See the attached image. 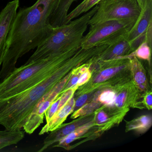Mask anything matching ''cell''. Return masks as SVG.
I'll list each match as a JSON object with an SVG mask.
<instances>
[{
    "label": "cell",
    "instance_id": "1",
    "mask_svg": "<svg viewBox=\"0 0 152 152\" xmlns=\"http://www.w3.org/2000/svg\"><path fill=\"white\" fill-rule=\"evenodd\" d=\"M58 0H37L31 7L17 12L8 35L0 70V81L15 68L18 60L48 39L54 27L50 18Z\"/></svg>",
    "mask_w": 152,
    "mask_h": 152
},
{
    "label": "cell",
    "instance_id": "2",
    "mask_svg": "<svg viewBox=\"0 0 152 152\" xmlns=\"http://www.w3.org/2000/svg\"><path fill=\"white\" fill-rule=\"evenodd\" d=\"M80 48V47L75 48L16 67L0 81V99L8 98L37 85L64 64Z\"/></svg>",
    "mask_w": 152,
    "mask_h": 152
},
{
    "label": "cell",
    "instance_id": "3",
    "mask_svg": "<svg viewBox=\"0 0 152 152\" xmlns=\"http://www.w3.org/2000/svg\"><path fill=\"white\" fill-rule=\"evenodd\" d=\"M62 66L34 87L8 98L0 99V125L9 130L23 129L37 103L60 80Z\"/></svg>",
    "mask_w": 152,
    "mask_h": 152
},
{
    "label": "cell",
    "instance_id": "4",
    "mask_svg": "<svg viewBox=\"0 0 152 152\" xmlns=\"http://www.w3.org/2000/svg\"><path fill=\"white\" fill-rule=\"evenodd\" d=\"M97 9V5H96L79 18L54 27L49 37L37 47L35 52L26 64L81 47V43L89 25V22Z\"/></svg>",
    "mask_w": 152,
    "mask_h": 152
},
{
    "label": "cell",
    "instance_id": "5",
    "mask_svg": "<svg viewBox=\"0 0 152 152\" xmlns=\"http://www.w3.org/2000/svg\"><path fill=\"white\" fill-rule=\"evenodd\" d=\"M136 22L111 20L91 26L88 32L83 38L81 48L88 49L114 43L125 37Z\"/></svg>",
    "mask_w": 152,
    "mask_h": 152
},
{
    "label": "cell",
    "instance_id": "6",
    "mask_svg": "<svg viewBox=\"0 0 152 152\" xmlns=\"http://www.w3.org/2000/svg\"><path fill=\"white\" fill-rule=\"evenodd\" d=\"M89 25L111 20L137 21L142 9L137 0H100Z\"/></svg>",
    "mask_w": 152,
    "mask_h": 152
},
{
    "label": "cell",
    "instance_id": "7",
    "mask_svg": "<svg viewBox=\"0 0 152 152\" xmlns=\"http://www.w3.org/2000/svg\"><path fill=\"white\" fill-rule=\"evenodd\" d=\"M71 75H68L64 79L60 80L37 103L27 117L23 127L25 132L32 134L42 124L45 113L52 102L60 95Z\"/></svg>",
    "mask_w": 152,
    "mask_h": 152
},
{
    "label": "cell",
    "instance_id": "8",
    "mask_svg": "<svg viewBox=\"0 0 152 152\" xmlns=\"http://www.w3.org/2000/svg\"><path fill=\"white\" fill-rule=\"evenodd\" d=\"M125 38L129 43L132 51L144 42L152 46V0H148Z\"/></svg>",
    "mask_w": 152,
    "mask_h": 152
},
{
    "label": "cell",
    "instance_id": "9",
    "mask_svg": "<svg viewBox=\"0 0 152 152\" xmlns=\"http://www.w3.org/2000/svg\"><path fill=\"white\" fill-rule=\"evenodd\" d=\"M19 7V0L7 3L0 13V67L3 62L8 35Z\"/></svg>",
    "mask_w": 152,
    "mask_h": 152
},
{
    "label": "cell",
    "instance_id": "10",
    "mask_svg": "<svg viewBox=\"0 0 152 152\" xmlns=\"http://www.w3.org/2000/svg\"><path fill=\"white\" fill-rule=\"evenodd\" d=\"M132 52L130 45L125 37L108 45L98 58L106 60L121 59Z\"/></svg>",
    "mask_w": 152,
    "mask_h": 152
},
{
    "label": "cell",
    "instance_id": "11",
    "mask_svg": "<svg viewBox=\"0 0 152 152\" xmlns=\"http://www.w3.org/2000/svg\"><path fill=\"white\" fill-rule=\"evenodd\" d=\"M75 100L73 97L62 107L53 118L43 126L39 135H42L49 132H51L61 126L67 116L73 112Z\"/></svg>",
    "mask_w": 152,
    "mask_h": 152
},
{
    "label": "cell",
    "instance_id": "12",
    "mask_svg": "<svg viewBox=\"0 0 152 152\" xmlns=\"http://www.w3.org/2000/svg\"><path fill=\"white\" fill-rule=\"evenodd\" d=\"M128 59L136 87L141 92L145 91L148 88L147 79L143 66L138 59L135 57Z\"/></svg>",
    "mask_w": 152,
    "mask_h": 152
},
{
    "label": "cell",
    "instance_id": "13",
    "mask_svg": "<svg viewBox=\"0 0 152 152\" xmlns=\"http://www.w3.org/2000/svg\"><path fill=\"white\" fill-rule=\"evenodd\" d=\"M75 0H58L56 7L50 18V23L53 27L66 23L69 9Z\"/></svg>",
    "mask_w": 152,
    "mask_h": 152
},
{
    "label": "cell",
    "instance_id": "14",
    "mask_svg": "<svg viewBox=\"0 0 152 152\" xmlns=\"http://www.w3.org/2000/svg\"><path fill=\"white\" fill-rule=\"evenodd\" d=\"M24 137L25 132L21 130H0V150L18 144Z\"/></svg>",
    "mask_w": 152,
    "mask_h": 152
},
{
    "label": "cell",
    "instance_id": "15",
    "mask_svg": "<svg viewBox=\"0 0 152 152\" xmlns=\"http://www.w3.org/2000/svg\"><path fill=\"white\" fill-rule=\"evenodd\" d=\"M152 125V117L145 115L135 118L127 122L126 125V131L134 130L140 133L147 131Z\"/></svg>",
    "mask_w": 152,
    "mask_h": 152
},
{
    "label": "cell",
    "instance_id": "16",
    "mask_svg": "<svg viewBox=\"0 0 152 152\" xmlns=\"http://www.w3.org/2000/svg\"><path fill=\"white\" fill-rule=\"evenodd\" d=\"M100 0H83L73 10L68 13L66 18V23L79 17L94 7Z\"/></svg>",
    "mask_w": 152,
    "mask_h": 152
},
{
    "label": "cell",
    "instance_id": "17",
    "mask_svg": "<svg viewBox=\"0 0 152 152\" xmlns=\"http://www.w3.org/2000/svg\"><path fill=\"white\" fill-rule=\"evenodd\" d=\"M92 126V123L89 122L88 123L85 124L81 125L77 127L70 134L66 135L65 137L60 140L58 141V144L55 147H65L68 145V144H70L74 140L77 139L83 134H85Z\"/></svg>",
    "mask_w": 152,
    "mask_h": 152
},
{
    "label": "cell",
    "instance_id": "18",
    "mask_svg": "<svg viewBox=\"0 0 152 152\" xmlns=\"http://www.w3.org/2000/svg\"><path fill=\"white\" fill-rule=\"evenodd\" d=\"M151 47L152 46L147 42H144L139 45L135 50L122 58H129L135 57L139 59L146 60L149 62L151 59Z\"/></svg>",
    "mask_w": 152,
    "mask_h": 152
},
{
    "label": "cell",
    "instance_id": "19",
    "mask_svg": "<svg viewBox=\"0 0 152 152\" xmlns=\"http://www.w3.org/2000/svg\"><path fill=\"white\" fill-rule=\"evenodd\" d=\"M116 94L111 90H105L98 95L96 101L108 107L113 106L115 105Z\"/></svg>",
    "mask_w": 152,
    "mask_h": 152
},
{
    "label": "cell",
    "instance_id": "20",
    "mask_svg": "<svg viewBox=\"0 0 152 152\" xmlns=\"http://www.w3.org/2000/svg\"><path fill=\"white\" fill-rule=\"evenodd\" d=\"M124 66L121 65L107 68L99 74L93 81L96 83H100L104 81L121 71L122 68H124Z\"/></svg>",
    "mask_w": 152,
    "mask_h": 152
},
{
    "label": "cell",
    "instance_id": "21",
    "mask_svg": "<svg viewBox=\"0 0 152 152\" xmlns=\"http://www.w3.org/2000/svg\"><path fill=\"white\" fill-rule=\"evenodd\" d=\"M78 68V70H74V72L71 75L69 80L67 81V83L66 84L65 86L61 93L66 91L69 89L75 87H77L76 84L78 82L81 74L83 72H85L87 69H88V66H82Z\"/></svg>",
    "mask_w": 152,
    "mask_h": 152
},
{
    "label": "cell",
    "instance_id": "22",
    "mask_svg": "<svg viewBox=\"0 0 152 152\" xmlns=\"http://www.w3.org/2000/svg\"><path fill=\"white\" fill-rule=\"evenodd\" d=\"M98 103L97 102H92L86 104L84 106L81 107L80 108L77 109L73 113L72 115V118L75 119L80 116H86L93 113V111L99 107Z\"/></svg>",
    "mask_w": 152,
    "mask_h": 152
},
{
    "label": "cell",
    "instance_id": "23",
    "mask_svg": "<svg viewBox=\"0 0 152 152\" xmlns=\"http://www.w3.org/2000/svg\"><path fill=\"white\" fill-rule=\"evenodd\" d=\"M60 96L58 95V96L56 99L55 100L52 102L50 104V106L48 109L47 110L45 113V117H46V122H48L53 116L57 113L58 108V104L60 101Z\"/></svg>",
    "mask_w": 152,
    "mask_h": 152
},
{
    "label": "cell",
    "instance_id": "24",
    "mask_svg": "<svg viewBox=\"0 0 152 152\" xmlns=\"http://www.w3.org/2000/svg\"><path fill=\"white\" fill-rule=\"evenodd\" d=\"M91 75V73L88 69H87L85 72H82L76 84V86L78 88L79 86H82L85 84L90 79Z\"/></svg>",
    "mask_w": 152,
    "mask_h": 152
},
{
    "label": "cell",
    "instance_id": "25",
    "mask_svg": "<svg viewBox=\"0 0 152 152\" xmlns=\"http://www.w3.org/2000/svg\"><path fill=\"white\" fill-rule=\"evenodd\" d=\"M127 99V94L125 92H121L118 94L115 97V104L117 107H121L125 104Z\"/></svg>",
    "mask_w": 152,
    "mask_h": 152
},
{
    "label": "cell",
    "instance_id": "26",
    "mask_svg": "<svg viewBox=\"0 0 152 152\" xmlns=\"http://www.w3.org/2000/svg\"><path fill=\"white\" fill-rule=\"evenodd\" d=\"M108 116L104 111H99L96 115V121L98 124L105 122L108 120Z\"/></svg>",
    "mask_w": 152,
    "mask_h": 152
},
{
    "label": "cell",
    "instance_id": "27",
    "mask_svg": "<svg viewBox=\"0 0 152 152\" xmlns=\"http://www.w3.org/2000/svg\"><path fill=\"white\" fill-rule=\"evenodd\" d=\"M144 102L146 107L151 110L152 107V92L151 91L148 92L144 98Z\"/></svg>",
    "mask_w": 152,
    "mask_h": 152
},
{
    "label": "cell",
    "instance_id": "28",
    "mask_svg": "<svg viewBox=\"0 0 152 152\" xmlns=\"http://www.w3.org/2000/svg\"><path fill=\"white\" fill-rule=\"evenodd\" d=\"M88 96L87 95H83L80 96L76 101H75L74 109L77 107H80L82 106L87 101Z\"/></svg>",
    "mask_w": 152,
    "mask_h": 152
},
{
    "label": "cell",
    "instance_id": "29",
    "mask_svg": "<svg viewBox=\"0 0 152 152\" xmlns=\"http://www.w3.org/2000/svg\"><path fill=\"white\" fill-rule=\"evenodd\" d=\"M148 1V0H137L139 5L142 10L145 8L147 4Z\"/></svg>",
    "mask_w": 152,
    "mask_h": 152
}]
</instances>
